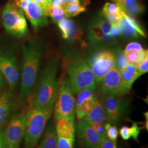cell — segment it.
<instances>
[{"instance_id": "cell-6", "label": "cell", "mask_w": 148, "mask_h": 148, "mask_svg": "<svg viewBox=\"0 0 148 148\" xmlns=\"http://www.w3.org/2000/svg\"><path fill=\"white\" fill-rule=\"evenodd\" d=\"M2 23L10 35L21 37L27 35L28 29L23 11L11 3L5 5L2 13Z\"/></svg>"}, {"instance_id": "cell-26", "label": "cell", "mask_w": 148, "mask_h": 148, "mask_svg": "<svg viewBox=\"0 0 148 148\" xmlns=\"http://www.w3.org/2000/svg\"><path fill=\"white\" fill-rule=\"evenodd\" d=\"M48 15L51 16L53 21L58 22L65 18L63 7L61 5L49 7L48 10Z\"/></svg>"}, {"instance_id": "cell-47", "label": "cell", "mask_w": 148, "mask_h": 148, "mask_svg": "<svg viewBox=\"0 0 148 148\" xmlns=\"http://www.w3.org/2000/svg\"><path fill=\"white\" fill-rule=\"evenodd\" d=\"M101 148V146H100V145L99 144V145H95V146H94V147H93L92 148Z\"/></svg>"}, {"instance_id": "cell-34", "label": "cell", "mask_w": 148, "mask_h": 148, "mask_svg": "<svg viewBox=\"0 0 148 148\" xmlns=\"http://www.w3.org/2000/svg\"><path fill=\"white\" fill-rule=\"evenodd\" d=\"M139 73L142 75L148 71V54L139 63L136 64Z\"/></svg>"}, {"instance_id": "cell-5", "label": "cell", "mask_w": 148, "mask_h": 148, "mask_svg": "<svg viewBox=\"0 0 148 148\" xmlns=\"http://www.w3.org/2000/svg\"><path fill=\"white\" fill-rule=\"evenodd\" d=\"M74 94L69 79L65 78L59 87L54 104V118L56 121L63 118H75Z\"/></svg>"}, {"instance_id": "cell-40", "label": "cell", "mask_w": 148, "mask_h": 148, "mask_svg": "<svg viewBox=\"0 0 148 148\" xmlns=\"http://www.w3.org/2000/svg\"><path fill=\"white\" fill-rule=\"evenodd\" d=\"M31 0H15V5L21 8L23 11H24Z\"/></svg>"}, {"instance_id": "cell-3", "label": "cell", "mask_w": 148, "mask_h": 148, "mask_svg": "<svg viewBox=\"0 0 148 148\" xmlns=\"http://www.w3.org/2000/svg\"><path fill=\"white\" fill-rule=\"evenodd\" d=\"M51 113L30 106L25 114L27 121L23 148H34L42 135Z\"/></svg>"}, {"instance_id": "cell-38", "label": "cell", "mask_w": 148, "mask_h": 148, "mask_svg": "<svg viewBox=\"0 0 148 148\" xmlns=\"http://www.w3.org/2000/svg\"><path fill=\"white\" fill-rule=\"evenodd\" d=\"M32 1L37 3V5H38L41 7H42L43 9L47 11L52 1V0H32Z\"/></svg>"}, {"instance_id": "cell-16", "label": "cell", "mask_w": 148, "mask_h": 148, "mask_svg": "<svg viewBox=\"0 0 148 148\" xmlns=\"http://www.w3.org/2000/svg\"><path fill=\"white\" fill-rule=\"evenodd\" d=\"M15 109V101L12 90H3L0 96V130L9 120Z\"/></svg>"}, {"instance_id": "cell-11", "label": "cell", "mask_w": 148, "mask_h": 148, "mask_svg": "<svg viewBox=\"0 0 148 148\" xmlns=\"http://www.w3.org/2000/svg\"><path fill=\"white\" fill-rule=\"evenodd\" d=\"M111 24L102 16L90 22L87 30V36L93 44H103L108 42L113 38L109 35Z\"/></svg>"}, {"instance_id": "cell-46", "label": "cell", "mask_w": 148, "mask_h": 148, "mask_svg": "<svg viewBox=\"0 0 148 148\" xmlns=\"http://www.w3.org/2000/svg\"><path fill=\"white\" fill-rule=\"evenodd\" d=\"M112 1L114 2V3H116L117 4L120 5L121 2V0H111Z\"/></svg>"}, {"instance_id": "cell-29", "label": "cell", "mask_w": 148, "mask_h": 148, "mask_svg": "<svg viewBox=\"0 0 148 148\" xmlns=\"http://www.w3.org/2000/svg\"><path fill=\"white\" fill-rule=\"evenodd\" d=\"M115 53V66L119 70H121L127 63V60L125 57V52L121 49L117 50L116 52Z\"/></svg>"}, {"instance_id": "cell-10", "label": "cell", "mask_w": 148, "mask_h": 148, "mask_svg": "<svg viewBox=\"0 0 148 148\" xmlns=\"http://www.w3.org/2000/svg\"><path fill=\"white\" fill-rule=\"evenodd\" d=\"M107 120L112 124H118L127 113L128 103L116 95H108L103 100Z\"/></svg>"}, {"instance_id": "cell-44", "label": "cell", "mask_w": 148, "mask_h": 148, "mask_svg": "<svg viewBox=\"0 0 148 148\" xmlns=\"http://www.w3.org/2000/svg\"><path fill=\"white\" fill-rule=\"evenodd\" d=\"M90 2V0H83V5L86 7L87 5H89Z\"/></svg>"}, {"instance_id": "cell-8", "label": "cell", "mask_w": 148, "mask_h": 148, "mask_svg": "<svg viewBox=\"0 0 148 148\" xmlns=\"http://www.w3.org/2000/svg\"><path fill=\"white\" fill-rule=\"evenodd\" d=\"M88 62L99 85L108 72L115 66V53L108 50L98 51L90 57Z\"/></svg>"}, {"instance_id": "cell-27", "label": "cell", "mask_w": 148, "mask_h": 148, "mask_svg": "<svg viewBox=\"0 0 148 148\" xmlns=\"http://www.w3.org/2000/svg\"><path fill=\"white\" fill-rule=\"evenodd\" d=\"M122 11L119 4L116 3L106 2L103 7L102 14H120Z\"/></svg>"}, {"instance_id": "cell-12", "label": "cell", "mask_w": 148, "mask_h": 148, "mask_svg": "<svg viewBox=\"0 0 148 148\" xmlns=\"http://www.w3.org/2000/svg\"><path fill=\"white\" fill-rule=\"evenodd\" d=\"M77 136L81 148H91L99 145L101 139L90 124L84 120H80L77 123Z\"/></svg>"}, {"instance_id": "cell-1", "label": "cell", "mask_w": 148, "mask_h": 148, "mask_svg": "<svg viewBox=\"0 0 148 148\" xmlns=\"http://www.w3.org/2000/svg\"><path fill=\"white\" fill-rule=\"evenodd\" d=\"M58 64V58H53L43 70L32 93L30 106L52 114L59 88Z\"/></svg>"}, {"instance_id": "cell-43", "label": "cell", "mask_w": 148, "mask_h": 148, "mask_svg": "<svg viewBox=\"0 0 148 148\" xmlns=\"http://www.w3.org/2000/svg\"><path fill=\"white\" fill-rule=\"evenodd\" d=\"M144 115L145 116V125L144 127L147 129V130H148V112H144Z\"/></svg>"}, {"instance_id": "cell-28", "label": "cell", "mask_w": 148, "mask_h": 148, "mask_svg": "<svg viewBox=\"0 0 148 148\" xmlns=\"http://www.w3.org/2000/svg\"><path fill=\"white\" fill-rule=\"evenodd\" d=\"M104 128L106 130V137L113 142H116L118 137L119 132L115 126L111 125L109 122H106L104 125Z\"/></svg>"}, {"instance_id": "cell-24", "label": "cell", "mask_w": 148, "mask_h": 148, "mask_svg": "<svg viewBox=\"0 0 148 148\" xmlns=\"http://www.w3.org/2000/svg\"><path fill=\"white\" fill-rule=\"evenodd\" d=\"M86 10L85 6L81 5L80 3H68L64 8L65 16L66 18L74 17L78 16L80 13Z\"/></svg>"}, {"instance_id": "cell-41", "label": "cell", "mask_w": 148, "mask_h": 148, "mask_svg": "<svg viewBox=\"0 0 148 148\" xmlns=\"http://www.w3.org/2000/svg\"><path fill=\"white\" fill-rule=\"evenodd\" d=\"M0 148H7L3 128L0 130Z\"/></svg>"}, {"instance_id": "cell-39", "label": "cell", "mask_w": 148, "mask_h": 148, "mask_svg": "<svg viewBox=\"0 0 148 148\" xmlns=\"http://www.w3.org/2000/svg\"><path fill=\"white\" fill-rule=\"evenodd\" d=\"M109 35L111 36L112 38H114L116 37L121 36V33L118 26H111L110 30L109 32Z\"/></svg>"}, {"instance_id": "cell-48", "label": "cell", "mask_w": 148, "mask_h": 148, "mask_svg": "<svg viewBox=\"0 0 148 148\" xmlns=\"http://www.w3.org/2000/svg\"><path fill=\"white\" fill-rule=\"evenodd\" d=\"M3 90H2V88H0V96H1V94H2V93L3 92Z\"/></svg>"}, {"instance_id": "cell-15", "label": "cell", "mask_w": 148, "mask_h": 148, "mask_svg": "<svg viewBox=\"0 0 148 148\" xmlns=\"http://www.w3.org/2000/svg\"><path fill=\"white\" fill-rule=\"evenodd\" d=\"M101 93L104 95H116L121 85V77L119 69L114 66L103 77L99 84Z\"/></svg>"}, {"instance_id": "cell-42", "label": "cell", "mask_w": 148, "mask_h": 148, "mask_svg": "<svg viewBox=\"0 0 148 148\" xmlns=\"http://www.w3.org/2000/svg\"><path fill=\"white\" fill-rule=\"evenodd\" d=\"M5 79L3 76L2 75V74H1V73L0 72V88H2L3 87V86L5 85Z\"/></svg>"}, {"instance_id": "cell-33", "label": "cell", "mask_w": 148, "mask_h": 148, "mask_svg": "<svg viewBox=\"0 0 148 148\" xmlns=\"http://www.w3.org/2000/svg\"><path fill=\"white\" fill-rule=\"evenodd\" d=\"M144 50L142 45L137 42H132L127 44V46L123 50L125 52L127 51H137V52H142Z\"/></svg>"}, {"instance_id": "cell-23", "label": "cell", "mask_w": 148, "mask_h": 148, "mask_svg": "<svg viewBox=\"0 0 148 148\" xmlns=\"http://www.w3.org/2000/svg\"><path fill=\"white\" fill-rule=\"evenodd\" d=\"M95 96L87 99L75 106V113L77 118L80 120H83L92 109L95 100Z\"/></svg>"}, {"instance_id": "cell-4", "label": "cell", "mask_w": 148, "mask_h": 148, "mask_svg": "<svg viewBox=\"0 0 148 148\" xmlns=\"http://www.w3.org/2000/svg\"><path fill=\"white\" fill-rule=\"evenodd\" d=\"M70 83L75 94L85 88L96 90L98 86L89 64L82 59H76L68 69Z\"/></svg>"}, {"instance_id": "cell-21", "label": "cell", "mask_w": 148, "mask_h": 148, "mask_svg": "<svg viewBox=\"0 0 148 148\" xmlns=\"http://www.w3.org/2000/svg\"><path fill=\"white\" fill-rule=\"evenodd\" d=\"M119 5L122 11L132 16L140 15L145 11L144 6L139 0H121Z\"/></svg>"}, {"instance_id": "cell-36", "label": "cell", "mask_w": 148, "mask_h": 148, "mask_svg": "<svg viewBox=\"0 0 148 148\" xmlns=\"http://www.w3.org/2000/svg\"><path fill=\"white\" fill-rule=\"evenodd\" d=\"M101 148H117L116 142H113L107 138H102L99 144Z\"/></svg>"}, {"instance_id": "cell-13", "label": "cell", "mask_w": 148, "mask_h": 148, "mask_svg": "<svg viewBox=\"0 0 148 148\" xmlns=\"http://www.w3.org/2000/svg\"><path fill=\"white\" fill-rule=\"evenodd\" d=\"M23 12L35 30L47 25L48 11L43 9L32 0L30 1L27 8Z\"/></svg>"}, {"instance_id": "cell-45", "label": "cell", "mask_w": 148, "mask_h": 148, "mask_svg": "<svg viewBox=\"0 0 148 148\" xmlns=\"http://www.w3.org/2000/svg\"><path fill=\"white\" fill-rule=\"evenodd\" d=\"M69 3H79V0H68Z\"/></svg>"}, {"instance_id": "cell-22", "label": "cell", "mask_w": 148, "mask_h": 148, "mask_svg": "<svg viewBox=\"0 0 148 148\" xmlns=\"http://www.w3.org/2000/svg\"><path fill=\"white\" fill-rule=\"evenodd\" d=\"M121 36L126 38L132 39L139 38L140 35L129 23L125 16L124 12L122 11L121 16L119 21V25Z\"/></svg>"}, {"instance_id": "cell-37", "label": "cell", "mask_w": 148, "mask_h": 148, "mask_svg": "<svg viewBox=\"0 0 148 148\" xmlns=\"http://www.w3.org/2000/svg\"><path fill=\"white\" fill-rule=\"evenodd\" d=\"M119 133H120L121 137L123 140H127L130 139V138L131 137L130 128L127 127V126H122L120 128Z\"/></svg>"}, {"instance_id": "cell-14", "label": "cell", "mask_w": 148, "mask_h": 148, "mask_svg": "<svg viewBox=\"0 0 148 148\" xmlns=\"http://www.w3.org/2000/svg\"><path fill=\"white\" fill-rule=\"evenodd\" d=\"M121 85L117 95L128 93L131 90L134 82L142 75L139 73L136 64L128 63L120 70Z\"/></svg>"}, {"instance_id": "cell-25", "label": "cell", "mask_w": 148, "mask_h": 148, "mask_svg": "<svg viewBox=\"0 0 148 148\" xmlns=\"http://www.w3.org/2000/svg\"><path fill=\"white\" fill-rule=\"evenodd\" d=\"M125 52V51H124ZM148 54V50L144 49L142 52L127 51L125 52V57L128 63L137 64L141 62Z\"/></svg>"}, {"instance_id": "cell-18", "label": "cell", "mask_w": 148, "mask_h": 148, "mask_svg": "<svg viewBox=\"0 0 148 148\" xmlns=\"http://www.w3.org/2000/svg\"><path fill=\"white\" fill-rule=\"evenodd\" d=\"M83 120L87 122H95L104 125L108 120L103 101L95 96L92 109Z\"/></svg>"}, {"instance_id": "cell-2", "label": "cell", "mask_w": 148, "mask_h": 148, "mask_svg": "<svg viewBox=\"0 0 148 148\" xmlns=\"http://www.w3.org/2000/svg\"><path fill=\"white\" fill-rule=\"evenodd\" d=\"M23 63L19 99L28 101L36 85L40 63L42 56V46L36 40H30L22 46Z\"/></svg>"}, {"instance_id": "cell-20", "label": "cell", "mask_w": 148, "mask_h": 148, "mask_svg": "<svg viewBox=\"0 0 148 148\" xmlns=\"http://www.w3.org/2000/svg\"><path fill=\"white\" fill-rule=\"evenodd\" d=\"M40 148H57L58 137L53 121L47 124L45 128Z\"/></svg>"}, {"instance_id": "cell-30", "label": "cell", "mask_w": 148, "mask_h": 148, "mask_svg": "<svg viewBox=\"0 0 148 148\" xmlns=\"http://www.w3.org/2000/svg\"><path fill=\"white\" fill-rule=\"evenodd\" d=\"M125 13V12H124ZM125 16L126 18L127 21L129 22V23L133 27V28L139 33L140 36L145 37V34L144 32L143 28L141 27V25L138 23L137 21L133 18V16L128 15L125 13Z\"/></svg>"}, {"instance_id": "cell-32", "label": "cell", "mask_w": 148, "mask_h": 148, "mask_svg": "<svg viewBox=\"0 0 148 148\" xmlns=\"http://www.w3.org/2000/svg\"><path fill=\"white\" fill-rule=\"evenodd\" d=\"M88 123L91 126V127L95 130V132L101 136V138L106 137V130L103 125L98 123H95V122H88Z\"/></svg>"}, {"instance_id": "cell-17", "label": "cell", "mask_w": 148, "mask_h": 148, "mask_svg": "<svg viewBox=\"0 0 148 148\" xmlns=\"http://www.w3.org/2000/svg\"><path fill=\"white\" fill-rule=\"evenodd\" d=\"M60 30L64 38L68 40H78L83 34V32L79 28L73 21L68 18H64L57 22Z\"/></svg>"}, {"instance_id": "cell-9", "label": "cell", "mask_w": 148, "mask_h": 148, "mask_svg": "<svg viewBox=\"0 0 148 148\" xmlns=\"http://www.w3.org/2000/svg\"><path fill=\"white\" fill-rule=\"evenodd\" d=\"M0 72L10 86L13 90L17 87L19 72L14 54L8 51L0 52Z\"/></svg>"}, {"instance_id": "cell-31", "label": "cell", "mask_w": 148, "mask_h": 148, "mask_svg": "<svg viewBox=\"0 0 148 148\" xmlns=\"http://www.w3.org/2000/svg\"><path fill=\"white\" fill-rule=\"evenodd\" d=\"M75 140L58 137L57 148H74Z\"/></svg>"}, {"instance_id": "cell-7", "label": "cell", "mask_w": 148, "mask_h": 148, "mask_svg": "<svg viewBox=\"0 0 148 148\" xmlns=\"http://www.w3.org/2000/svg\"><path fill=\"white\" fill-rule=\"evenodd\" d=\"M26 121V115L24 112L12 117L4 128L7 148H19L24 135Z\"/></svg>"}, {"instance_id": "cell-35", "label": "cell", "mask_w": 148, "mask_h": 148, "mask_svg": "<svg viewBox=\"0 0 148 148\" xmlns=\"http://www.w3.org/2000/svg\"><path fill=\"white\" fill-rule=\"evenodd\" d=\"M142 129L143 127H139L138 125V123L136 122H133L132 126L130 127L131 137H132L134 140L137 141L139 134Z\"/></svg>"}, {"instance_id": "cell-19", "label": "cell", "mask_w": 148, "mask_h": 148, "mask_svg": "<svg viewBox=\"0 0 148 148\" xmlns=\"http://www.w3.org/2000/svg\"><path fill=\"white\" fill-rule=\"evenodd\" d=\"M56 131L57 137L75 140V118H63L57 120Z\"/></svg>"}, {"instance_id": "cell-49", "label": "cell", "mask_w": 148, "mask_h": 148, "mask_svg": "<svg viewBox=\"0 0 148 148\" xmlns=\"http://www.w3.org/2000/svg\"></svg>"}]
</instances>
